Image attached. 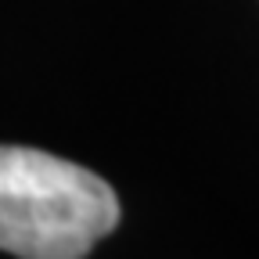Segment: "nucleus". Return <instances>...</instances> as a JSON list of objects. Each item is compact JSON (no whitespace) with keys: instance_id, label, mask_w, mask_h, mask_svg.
<instances>
[{"instance_id":"f257e3e1","label":"nucleus","mask_w":259,"mask_h":259,"mask_svg":"<svg viewBox=\"0 0 259 259\" xmlns=\"http://www.w3.org/2000/svg\"><path fill=\"white\" fill-rule=\"evenodd\" d=\"M105 177L36 148L0 144V252L22 259H83L119 227Z\"/></svg>"}]
</instances>
